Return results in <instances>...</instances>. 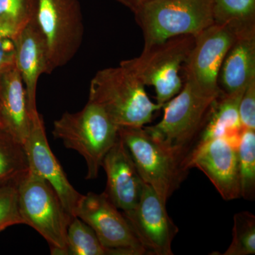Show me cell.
<instances>
[{
    "instance_id": "cell-1",
    "label": "cell",
    "mask_w": 255,
    "mask_h": 255,
    "mask_svg": "<svg viewBox=\"0 0 255 255\" xmlns=\"http://www.w3.org/2000/svg\"><path fill=\"white\" fill-rule=\"evenodd\" d=\"M221 95H206L185 80L181 91L162 107V120L144 128L170 151L188 171L187 159L197 145L214 103Z\"/></svg>"
},
{
    "instance_id": "cell-2",
    "label": "cell",
    "mask_w": 255,
    "mask_h": 255,
    "mask_svg": "<svg viewBox=\"0 0 255 255\" xmlns=\"http://www.w3.org/2000/svg\"><path fill=\"white\" fill-rule=\"evenodd\" d=\"M145 87L122 65L102 69L90 82L89 102L102 107L119 127H143L162 108L150 100Z\"/></svg>"
},
{
    "instance_id": "cell-3",
    "label": "cell",
    "mask_w": 255,
    "mask_h": 255,
    "mask_svg": "<svg viewBox=\"0 0 255 255\" xmlns=\"http://www.w3.org/2000/svg\"><path fill=\"white\" fill-rule=\"evenodd\" d=\"M52 133L84 157L86 179L92 180L98 177L105 155L119 140V127L102 107L88 101L80 112H65L55 120Z\"/></svg>"
},
{
    "instance_id": "cell-4",
    "label": "cell",
    "mask_w": 255,
    "mask_h": 255,
    "mask_svg": "<svg viewBox=\"0 0 255 255\" xmlns=\"http://www.w3.org/2000/svg\"><path fill=\"white\" fill-rule=\"evenodd\" d=\"M134 16L144 48L183 35L195 37L214 23L213 0H150Z\"/></svg>"
},
{
    "instance_id": "cell-5",
    "label": "cell",
    "mask_w": 255,
    "mask_h": 255,
    "mask_svg": "<svg viewBox=\"0 0 255 255\" xmlns=\"http://www.w3.org/2000/svg\"><path fill=\"white\" fill-rule=\"evenodd\" d=\"M18 207L23 224L44 238L53 255H67V233L73 216L51 186L30 170L18 186Z\"/></svg>"
},
{
    "instance_id": "cell-6",
    "label": "cell",
    "mask_w": 255,
    "mask_h": 255,
    "mask_svg": "<svg viewBox=\"0 0 255 255\" xmlns=\"http://www.w3.org/2000/svg\"><path fill=\"white\" fill-rule=\"evenodd\" d=\"M195 37L183 35L144 48L137 58L123 60L125 67L145 86L155 89L157 104L163 107L181 91L179 71L194 46Z\"/></svg>"
},
{
    "instance_id": "cell-7",
    "label": "cell",
    "mask_w": 255,
    "mask_h": 255,
    "mask_svg": "<svg viewBox=\"0 0 255 255\" xmlns=\"http://www.w3.org/2000/svg\"><path fill=\"white\" fill-rule=\"evenodd\" d=\"M119 136L130 152L142 181L167 204L185 179L188 171L144 127H119Z\"/></svg>"
},
{
    "instance_id": "cell-8",
    "label": "cell",
    "mask_w": 255,
    "mask_h": 255,
    "mask_svg": "<svg viewBox=\"0 0 255 255\" xmlns=\"http://www.w3.org/2000/svg\"><path fill=\"white\" fill-rule=\"evenodd\" d=\"M35 18L46 42L50 74L68 64L81 47V4L79 0H38Z\"/></svg>"
},
{
    "instance_id": "cell-9",
    "label": "cell",
    "mask_w": 255,
    "mask_h": 255,
    "mask_svg": "<svg viewBox=\"0 0 255 255\" xmlns=\"http://www.w3.org/2000/svg\"><path fill=\"white\" fill-rule=\"evenodd\" d=\"M240 32L231 25L214 23L195 36L185 63L186 80L206 95H221L220 70Z\"/></svg>"
},
{
    "instance_id": "cell-10",
    "label": "cell",
    "mask_w": 255,
    "mask_h": 255,
    "mask_svg": "<svg viewBox=\"0 0 255 255\" xmlns=\"http://www.w3.org/2000/svg\"><path fill=\"white\" fill-rule=\"evenodd\" d=\"M75 217L92 228L101 243L122 255H146L147 251L134 234L123 213L104 193L82 195Z\"/></svg>"
},
{
    "instance_id": "cell-11",
    "label": "cell",
    "mask_w": 255,
    "mask_h": 255,
    "mask_svg": "<svg viewBox=\"0 0 255 255\" xmlns=\"http://www.w3.org/2000/svg\"><path fill=\"white\" fill-rule=\"evenodd\" d=\"M166 206L154 189L144 183L137 206L123 212L147 255H174L172 243L179 228L169 217Z\"/></svg>"
},
{
    "instance_id": "cell-12",
    "label": "cell",
    "mask_w": 255,
    "mask_h": 255,
    "mask_svg": "<svg viewBox=\"0 0 255 255\" xmlns=\"http://www.w3.org/2000/svg\"><path fill=\"white\" fill-rule=\"evenodd\" d=\"M226 137H216L196 145L186 163L188 171L199 169L225 201L241 198L238 151Z\"/></svg>"
},
{
    "instance_id": "cell-13",
    "label": "cell",
    "mask_w": 255,
    "mask_h": 255,
    "mask_svg": "<svg viewBox=\"0 0 255 255\" xmlns=\"http://www.w3.org/2000/svg\"><path fill=\"white\" fill-rule=\"evenodd\" d=\"M29 169L51 186L65 210L75 217L80 194L69 182L60 162L50 149L41 114L31 119V128L24 143Z\"/></svg>"
},
{
    "instance_id": "cell-14",
    "label": "cell",
    "mask_w": 255,
    "mask_h": 255,
    "mask_svg": "<svg viewBox=\"0 0 255 255\" xmlns=\"http://www.w3.org/2000/svg\"><path fill=\"white\" fill-rule=\"evenodd\" d=\"M102 167L107 177L103 193L109 200L123 212L134 209L140 200L144 182L120 136L105 155Z\"/></svg>"
},
{
    "instance_id": "cell-15",
    "label": "cell",
    "mask_w": 255,
    "mask_h": 255,
    "mask_svg": "<svg viewBox=\"0 0 255 255\" xmlns=\"http://www.w3.org/2000/svg\"><path fill=\"white\" fill-rule=\"evenodd\" d=\"M15 65L22 78L27 96L28 109L33 119L39 114L36 107L38 79L43 74H48L46 42L36 18L18 33Z\"/></svg>"
},
{
    "instance_id": "cell-16",
    "label": "cell",
    "mask_w": 255,
    "mask_h": 255,
    "mask_svg": "<svg viewBox=\"0 0 255 255\" xmlns=\"http://www.w3.org/2000/svg\"><path fill=\"white\" fill-rule=\"evenodd\" d=\"M0 113L5 130L24 145L32 119L26 89L16 66L0 75Z\"/></svg>"
},
{
    "instance_id": "cell-17",
    "label": "cell",
    "mask_w": 255,
    "mask_h": 255,
    "mask_svg": "<svg viewBox=\"0 0 255 255\" xmlns=\"http://www.w3.org/2000/svg\"><path fill=\"white\" fill-rule=\"evenodd\" d=\"M255 80V28L238 33L219 72V86L225 94L245 90Z\"/></svg>"
},
{
    "instance_id": "cell-18",
    "label": "cell",
    "mask_w": 255,
    "mask_h": 255,
    "mask_svg": "<svg viewBox=\"0 0 255 255\" xmlns=\"http://www.w3.org/2000/svg\"><path fill=\"white\" fill-rule=\"evenodd\" d=\"M245 90L232 94L222 92L214 103L196 145L216 137H224L238 147L243 129L240 119L239 105Z\"/></svg>"
},
{
    "instance_id": "cell-19",
    "label": "cell",
    "mask_w": 255,
    "mask_h": 255,
    "mask_svg": "<svg viewBox=\"0 0 255 255\" xmlns=\"http://www.w3.org/2000/svg\"><path fill=\"white\" fill-rule=\"evenodd\" d=\"M28 172L24 145L5 130L0 136V183L18 184Z\"/></svg>"
},
{
    "instance_id": "cell-20",
    "label": "cell",
    "mask_w": 255,
    "mask_h": 255,
    "mask_svg": "<svg viewBox=\"0 0 255 255\" xmlns=\"http://www.w3.org/2000/svg\"><path fill=\"white\" fill-rule=\"evenodd\" d=\"M67 255H122L101 243L95 231L78 217H74L67 233Z\"/></svg>"
},
{
    "instance_id": "cell-21",
    "label": "cell",
    "mask_w": 255,
    "mask_h": 255,
    "mask_svg": "<svg viewBox=\"0 0 255 255\" xmlns=\"http://www.w3.org/2000/svg\"><path fill=\"white\" fill-rule=\"evenodd\" d=\"M213 15L214 23L255 29V0H213Z\"/></svg>"
},
{
    "instance_id": "cell-22",
    "label": "cell",
    "mask_w": 255,
    "mask_h": 255,
    "mask_svg": "<svg viewBox=\"0 0 255 255\" xmlns=\"http://www.w3.org/2000/svg\"><path fill=\"white\" fill-rule=\"evenodd\" d=\"M241 197L254 201L255 197V130L243 128L238 147Z\"/></svg>"
},
{
    "instance_id": "cell-23",
    "label": "cell",
    "mask_w": 255,
    "mask_h": 255,
    "mask_svg": "<svg viewBox=\"0 0 255 255\" xmlns=\"http://www.w3.org/2000/svg\"><path fill=\"white\" fill-rule=\"evenodd\" d=\"M232 243L223 255H250L255 253V216L248 211L234 215Z\"/></svg>"
},
{
    "instance_id": "cell-24",
    "label": "cell",
    "mask_w": 255,
    "mask_h": 255,
    "mask_svg": "<svg viewBox=\"0 0 255 255\" xmlns=\"http://www.w3.org/2000/svg\"><path fill=\"white\" fill-rule=\"evenodd\" d=\"M38 0H0V23L20 32L36 17Z\"/></svg>"
},
{
    "instance_id": "cell-25",
    "label": "cell",
    "mask_w": 255,
    "mask_h": 255,
    "mask_svg": "<svg viewBox=\"0 0 255 255\" xmlns=\"http://www.w3.org/2000/svg\"><path fill=\"white\" fill-rule=\"evenodd\" d=\"M18 184H7L0 187V229L23 224L18 207Z\"/></svg>"
},
{
    "instance_id": "cell-26",
    "label": "cell",
    "mask_w": 255,
    "mask_h": 255,
    "mask_svg": "<svg viewBox=\"0 0 255 255\" xmlns=\"http://www.w3.org/2000/svg\"><path fill=\"white\" fill-rule=\"evenodd\" d=\"M18 33L9 26L0 23V75L16 66Z\"/></svg>"
},
{
    "instance_id": "cell-27",
    "label": "cell",
    "mask_w": 255,
    "mask_h": 255,
    "mask_svg": "<svg viewBox=\"0 0 255 255\" xmlns=\"http://www.w3.org/2000/svg\"><path fill=\"white\" fill-rule=\"evenodd\" d=\"M239 114L243 128L255 130V80L248 84L243 92Z\"/></svg>"
},
{
    "instance_id": "cell-28",
    "label": "cell",
    "mask_w": 255,
    "mask_h": 255,
    "mask_svg": "<svg viewBox=\"0 0 255 255\" xmlns=\"http://www.w3.org/2000/svg\"><path fill=\"white\" fill-rule=\"evenodd\" d=\"M116 1L124 5L128 9H130L133 14H135L144 4L150 0H116Z\"/></svg>"
},
{
    "instance_id": "cell-29",
    "label": "cell",
    "mask_w": 255,
    "mask_h": 255,
    "mask_svg": "<svg viewBox=\"0 0 255 255\" xmlns=\"http://www.w3.org/2000/svg\"><path fill=\"white\" fill-rule=\"evenodd\" d=\"M4 129V124H3L2 119H1V113H0V129Z\"/></svg>"
},
{
    "instance_id": "cell-30",
    "label": "cell",
    "mask_w": 255,
    "mask_h": 255,
    "mask_svg": "<svg viewBox=\"0 0 255 255\" xmlns=\"http://www.w3.org/2000/svg\"><path fill=\"white\" fill-rule=\"evenodd\" d=\"M3 231V230L0 229V231Z\"/></svg>"
}]
</instances>
